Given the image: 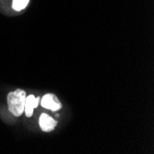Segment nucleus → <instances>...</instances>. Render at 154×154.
I'll return each mask as SVG.
<instances>
[{"label":"nucleus","instance_id":"f257e3e1","mask_svg":"<svg viewBox=\"0 0 154 154\" xmlns=\"http://www.w3.org/2000/svg\"><path fill=\"white\" fill-rule=\"evenodd\" d=\"M26 100V92L23 90H16L8 95V105L10 113L15 116H20L24 112V105Z\"/></svg>","mask_w":154,"mask_h":154},{"label":"nucleus","instance_id":"f03ea898","mask_svg":"<svg viewBox=\"0 0 154 154\" xmlns=\"http://www.w3.org/2000/svg\"><path fill=\"white\" fill-rule=\"evenodd\" d=\"M41 105L45 109H49L51 111H58L61 107L62 104L58 101L57 96H54V94H45L41 101Z\"/></svg>","mask_w":154,"mask_h":154},{"label":"nucleus","instance_id":"7ed1b4c3","mask_svg":"<svg viewBox=\"0 0 154 154\" xmlns=\"http://www.w3.org/2000/svg\"><path fill=\"white\" fill-rule=\"evenodd\" d=\"M57 121L53 117L48 116L47 114H43L40 116L39 119V125L42 130L45 132H50L52 131L55 127H57Z\"/></svg>","mask_w":154,"mask_h":154},{"label":"nucleus","instance_id":"20e7f679","mask_svg":"<svg viewBox=\"0 0 154 154\" xmlns=\"http://www.w3.org/2000/svg\"><path fill=\"white\" fill-rule=\"evenodd\" d=\"M41 99L38 97H34L33 95H30V96H26V100H25V105H24V113L26 115V116L31 117L33 114V110L34 108H36L39 103H40Z\"/></svg>","mask_w":154,"mask_h":154},{"label":"nucleus","instance_id":"39448f33","mask_svg":"<svg viewBox=\"0 0 154 154\" xmlns=\"http://www.w3.org/2000/svg\"><path fill=\"white\" fill-rule=\"evenodd\" d=\"M29 1L30 0H13L12 7L15 10L20 11V10H22L23 8H26V6L28 5Z\"/></svg>","mask_w":154,"mask_h":154}]
</instances>
